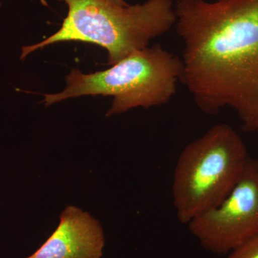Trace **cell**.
<instances>
[{
  "label": "cell",
  "mask_w": 258,
  "mask_h": 258,
  "mask_svg": "<svg viewBox=\"0 0 258 258\" xmlns=\"http://www.w3.org/2000/svg\"><path fill=\"white\" fill-rule=\"evenodd\" d=\"M112 66L90 74L73 69L66 77L67 86L62 92L45 95V106L76 97L111 96L107 117L137 107L148 109L160 106L169 103L175 94L182 73L181 57L159 44L132 52Z\"/></svg>",
  "instance_id": "3"
},
{
  "label": "cell",
  "mask_w": 258,
  "mask_h": 258,
  "mask_svg": "<svg viewBox=\"0 0 258 258\" xmlns=\"http://www.w3.org/2000/svg\"><path fill=\"white\" fill-rule=\"evenodd\" d=\"M203 247L227 254L258 235V158L249 157L242 176L216 208L188 224Z\"/></svg>",
  "instance_id": "5"
},
{
  "label": "cell",
  "mask_w": 258,
  "mask_h": 258,
  "mask_svg": "<svg viewBox=\"0 0 258 258\" xmlns=\"http://www.w3.org/2000/svg\"><path fill=\"white\" fill-rule=\"evenodd\" d=\"M249 157L231 125L219 123L180 154L172 183L176 217L188 225L222 203L239 181Z\"/></svg>",
  "instance_id": "4"
},
{
  "label": "cell",
  "mask_w": 258,
  "mask_h": 258,
  "mask_svg": "<svg viewBox=\"0 0 258 258\" xmlns=\"http://www.w3.org/2000/svg\"><path fill=\"white\" fill-rule=\"evenodd\" d=\"M69 8L58 31L43 41L24 46L20 58L60 42L81 41L106 49L114 64L136 51L149 47L152 39L169 31L176 23L172 0H147L119 6L107 0H59Z\"/></svg>",
  "instance_id": "2"
},
{
  "label": "cell",
  "mask_w": 258,
  "mask_h": 258,
  "mask_svg": "<svg viewBox=\"0 0 258 258\" xmlns=\"http://www.w3.org/2000/svg\"><path fill=\"white\" fill-rule=\"evenodd\" d=\"M180 82L205 114L224 108L258 134V0H176Z\"/></svg>",
  "instance_id": "1"
},
{
  "label": "cell",
  "mask_w": 258,
  "mask_h": 258,
  "mask_svg": "<svg viewBox=\"0 0 258 258\" xmlns=\"http://www.w3.org/2000/svg\"><path fill=\"white\" fill-rule=\"evenodd\" d=\"M104 246L99 221L77 207L67 206L52 235L25 258H101Z\"/></svg>",
  "instance_id": "6"
},
{
  "label": "cell",
  "mask_w": 258,
  "mask_h": 258,
  "mask_svg": "<svg viewBox=\"0 0 258 258\" xmlns=\"http://www.w3.org/2000/svg\"><path fill=\"white\" fill-rule=\"evenodd\" d=\"M225 258H258V235L226 254Z\"/></svg>",
  "instance_id": "7"
},
{
  "label": "cell",
  "mask_w": 258,
  "mask_h": 258,
  "mask_svg": "<svg viewBox=\"0 0 258 258\" xmlns=\"http://www.w3.org/2000/svg\"><path fill=\"white\" fill-rule=\"evenodd\" d=\"M107 1L111 2V3H113V4L119 5V6L124 7L128 5V4H127L123 0H107Z\"/></svg>",
  "instance_id": "8"
}]
</instances>
